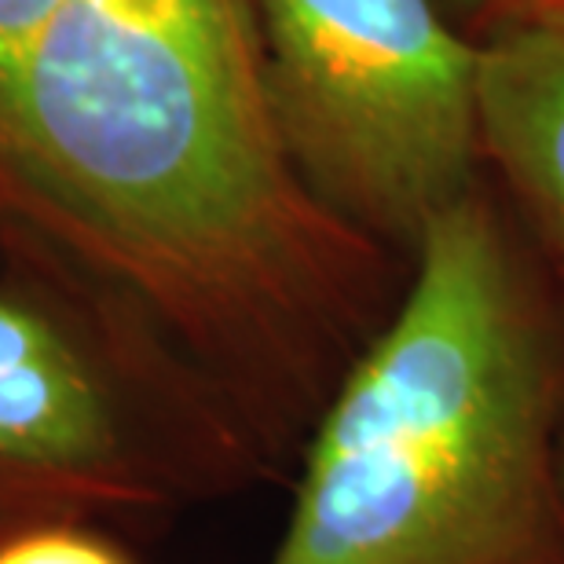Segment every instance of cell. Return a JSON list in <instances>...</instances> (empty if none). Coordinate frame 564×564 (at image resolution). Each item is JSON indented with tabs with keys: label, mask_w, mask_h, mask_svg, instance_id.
<instances>
[{
	"label": "cell",
	"mask_w": 564,
	"mask_h": 564,
	"mask_svg": "<svg viewBox=\"0 0 564 564\" xmlns=\"http://www.w3.org/2000/svg\"><path fill=\"white\" fill-rule=\"evenodd\" d=\"M0 239L140 308L279 473L381 264L279 140L253 0H0Z\"/></svg>",
	"instance_id": "1"
},
{
	"label": "cell",
	"mask_w": 564,
	"mask_h": 564,
	"mask_svg": "<svg viewBox=\"0 0 564 564\" xmlns=\"http://www.w3.org/2000/svg\"><path fill=\"white\" fill-rule=\"evenodd\" d=\"M315 419L268 564H564V341L488 198L422 231Z\"/></svg>",
	"instance_id": "2"
},
{
	"label": "cell",
	"mask_w": 564,
	"mask_h": 564,
	"mask_svg": "<svg viewBox=\"0 0 564 564\" xmlns=\"http://www.w3.org/2000/svg\"><path fill=\"white\" fill-rule=\"evenodd\" d=\"M15 257L26 275L0 279V539L48 521L143 524L279 477L140 308Z\"/></svg>",
	"instance_id": "3"
},
{
	"label": "cell",
	"mask_w": 564,
	"mask_h": 564,
	"mask_svg": "<svg viewBox=\"0 0 564 564\" xmlns=\"http://www.w3.org/2000/svg\"><path fill=\"white\" fill-rule=\"evenodd\" d=\"M279 140L304 187L378 246L414 253L466 198L480 41L444 0H253Z\"/></svg>",
	"instance_id": "4"
},
{
	"label": "cell",
	"mask_w": 564,
	"mask_h": 564,
	"mask_svg": "<svg viewBox=\"0 0 564 564\" xmlns=\"http://www.w3.org/2000/svg\"><path fill=\"white\" fill-rule=\"evenodd\" d=\"M480 147L564 275V33L502 19L480 41Z\"/></svg>",
	"instance_id": "5"
},
{
	"label": "cell",
	"mask_w": 564,
	"mask_h": 564,
	"mask_svg": "<svg viewBox=\"0 0 564 564\" xmlns=\"http://www.w3.org/2000/svg\"><path fill=\"white\" fill-rule=\"evenodd\" d=\"M0 564H140L115 528L93 521H48L0 539Z\"/></svg>",
	"instance_id": "6"
},
{
	"label": "cell",
	"mask_w": 564,
	"mask_h": 564,
	"mask_svg": "<svg viewBox=\"0 0 564 564\" xmlns=\"http://www.w3.org/2000/svg\"><path fill=\"white\" fill-rule=\"evenodd\" d=\"M506 19H532L543 26L564 33V0H521Z\"/></svg>",
	"instance_id": "7"
},
{
	"label": "cell",
	"mask_w": 564,
	"mask_h": 564,
	"mask_svg": "<svg viewBox=\"0 0 564 564\" xmlns=\"http://www.w3.org/2000/svg\"><path fill=\"white\" fill-rule=\"evenodd\" d=\"M521 4V0H444V8L451 15H466V19H477V15H510V11Z\"/></svg>",
	"instance_id": "8"
},
{
	"label": "cell",
	"mask_w": 564,
	"mask_h": 564,
	"mask_svg": "<svg viewBox=\"0 0 564 564\" xmlns=\"http://www.w3.org/2000/svg\"><path fill=\"white\" fill-rule=\"evenodd\" d=\"M561 495H564V436H561Z\"/></svg>",
	"instance_id": "9"
}]
</instances>
